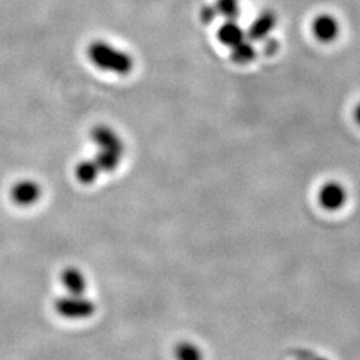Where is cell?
<instances>
[{"label":"cell","instance_id":"6da1fadb","mask_svg":"<svg viewBox=\"0 0 360 360\" xmlns=\"http://www.w3.org/2000/svg\"><path fill=\"white\" fill-rule=\"evenodd\" d=\"M91 139L96 146V155L92 158L102 174L114 172L124 156V142L115 129L99 124L91 131Z\"/></svg>","mask_w":360,"mask_h":360},{"label":"cell","instance_id":"7a4b0ae2","mask_svg":"<svg viewBox=\"0 0 360 360\" xmlns=\"http://www.w3.org/2000/svg\"><path fill=\"white\" fill-rule=\"evenodd\" d=\"M87 58L98 70L119 77L129 75L134 68V59L129 52L117 49L105 40H95L87 47Z\"/></svg>","mask_w":360,"mask_h":360},{"label":"cell","instance_id":"3957f363","mask_svg":"<svg viewBox=\"0 0 360 360\" xmlns=\"http://www.w3.org/2000/svg\"><path fill=\"white\" fill-rule=\"evenodd\" d=\"M56 312L70 321H83L94 315L95 303L84 295L67 294L55 302Z\"/></svg>","mask_w":360,"mask_h":360},{"label":"cell","instance_id":"277c9868","mask_svg":"<svg viewBox=\"0 0 360 360\" xmlns=\"http://www.w3.org/2000/svg\"><path fill=\"white\" fill-rule=\"evenodd\" d=\"M10 196L16 206H34L41 198V187L35 180H19L13 184Z\"/></svg>","mask_w":360,"mask_h":360},{"label":"cell","instance_id":"5b68a950","mask_svg":"<svg viewBox=\"0 0 360 360\" xmlns=\"http://www.w3.org/2000/svg\"><path fill=\"white\" fill-rule=\"evenodd\" d=\"M319 199L324 208L339 210L345 205L347 196H346L345 188L339 183H327L323 186L319 193Z\"/></svg>","mask_w":360,"mask_h":360},{"label":"cell","instance_id":"8992f818","mask_svg":"<svg viewBox=\"0 0 360 360\" xmlns=\"http://www.w3.org/2000/svg\"><path fill=\"white\" fill-rule=\"evenodd\" d=\"M62 284L65 285L67 294L71 295H84L87 290V279L84 274L77 267H68L65 269L62 275Z\"/></svg>","mask_w":360,"mask_h":360},{"label":"cell","instance_id":"52a82bcc","mask_svg":"<svg viewBox=\"0 0 360 360\" xmlns=\"http://www.w3.org/2000/svg\"><path fill=\"white\" fill-rule=\"evenodd\" d=\"M314 35L322 41H331L339 34V25L333 16L322 15L314 20L312 25Z\"/></svg>","mask_w":360,"mask_h":360},{"label":"cell","instance_id":"ba28073f","mask_svg":"<svg viewBox=\"0 0 360 360\" xmlns=\"http://www.w3.org/2000/svg\"><path fill=\"white\" fill-rule=\"evenodd\" d=\"M102 171L98 167V165L94 162V159H84L80 160L75 167V178L79 183L84 186H90L95 183L101 176Z\"/></svg>","mask_w":360,"mask_h":360},{"label":"cell","instance_id":"9c48e42d","mask_svg":"<svg viewBox=\"0 0 360 360\" xmlns=\"http://www.w3.org/2000/svg\"><path fill=\"white\" fill-rule=\"evenodd\" d=\"M219 38L226 44L238 46L239 43H242L243 32L235 23H227V25H224V26L220 28Z\"/></svg>","mask_w":360,"mask_h":360},{"label":"cell","instance_id":"30bf717a","mask_svg":"<svg viewBox=\"0 0 360 360\" xmlns=\"http://www.w3.org/2000/svg\"><path fill=\"white\" fill-rule=\"evenodd\" d=\"M275 25V16L274 13H263L257 22L254 23V26L251 28V35L254 38H260L263 37L264 34H267L270 30H272V27Z\"/></svg>","mask_w":360,"mask_h":360},{"label":"cell","instance_id":"8fae6325","mask_svg":"<svg viewBox=\"0 0 360 360\" xmlns=\"http://www.w3.org/2000/svg\"><path fill=\"white\" fill-rule=\"evenodd\" d=\"M219 13L233 18L239 13V4L238 0H218Z\"/></svg>","mask_w":360,"mask_h":360},{"label":"cell","instance_id":"7c38bea8","mask_svg":"<svg viewBox=\"0 0 360 360\" xmlns=\"http://www.w3.org/2000/svg\"><path fill=\"white\" fill-rule=\"evenodd\" d=\"M355 119H356V122L360 124V104L356 107V110H355Z\"/></svg>","mask_w":360,"mask_h":360}]
</instances>
